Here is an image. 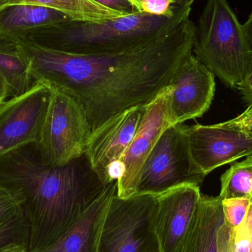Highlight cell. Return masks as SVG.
<instances>
[{"instance_id": "obj_1", "label": "cell", "mask_w": 252, "mask_h": 252, "mask_svg": "<svg viewBox=\"0 0 252 252\" xmlns=\"http://www.w3.org/2000/svg\"><path fill=\"white\" fill-rule=\"evenodd\" d=\"M196 25L188 17L155 41L130 51L97 56L68 54L17 40L34 82L75 99L91 131L119 115L155 100L181 62L192 53Z\"/></svg>"}, {"instance_id": "obj_2", "label": "cell", "mask_w": 252, "mask_h": 252, "mask_svg": "<svg viewBox=\"0 0 252 252\" xmlns=\"http://www.w3.org/2000/svg\"><path fill=\"white\" fill-rule=\"evenodd\" d=\"M106 185L85 154L59 167L43 158L36 143L0 157V186L17 191L25 200L30 227L28 252L59 239L82 217Z\"/></svg>"}, {"instance_id": "obj_3", "label": "cell", "mask_w": 252, "mask_h": 252, "mask_svg": "<svg viewBox=\"0 0 252 252\" xmlns=\"http://www.w3.org/2000/svg\"><path fill=\"white\" fill-rule=\"evenodd\" d=\"M183 7L173 17L136 12L103 22L72 20L31 31L19 39L50 50L80 56L130 51L147 45L189 17Z\"/></svg>"}, {"instance_id": "obj_4", "label": "cell", "mask_w": 252, "mask_h": 252, "mask_svg": "<svg viewBox=\"0 0 252 252\" xmlns=\"http://www.w3.org/2000/svg\"><path fill=\"white\" fill-rule=\"evenodd\" d=\"M192 53L228 88L250 70L252 45L226 0H207L200 15Z\"/></svg>"}, {"instance_id": "obj_5", "label": "cell", "mask_w": 252, "mask_h": 252, "mask_svg": "<svg viewBox=\"0 0 252 252\" xmlns=\"http://www.w3.org/2000/svg\"><path fill=\"white\" fill-rule=\"evenodd\" d=\"M157 195L112 197L105 215L98 252H160L154 228Z\"/></svg>"}, {"instance_id": "obj_6", "label": "cell", "mask_w": 252, "mask_h": 252, "mask_svg": "<svg viewBox=\"0 0 252 252\" xmlns=\"http://www.w3.org/2000/svg\"><path fill=\"white\" fill-rule=\"evenodd\" d=\"M186 128L179 124L164 130L144 164L136 195H158L185 185L201 187L207 176L192 158Z\"/></svg>"}, {"instance_id": "obj_7", "label": "cell", "mask_w": 252, "mask_h": 252, "mask_svg": "<svg viewBox=\"0 0 252 252\" xmlns=\"http://www.w3.org/2000/svg\"><path fill=\"white\" fill-rule=\"evenodd\" d=\"M51 89L42 136L36 145L43 158L59 167L85 154L92 131L85 113L76 100L63 92Z\"/></svg>"}, {"instance_id": "obj_8", "label": "cell", "mask_w": 252, "mask_h": 252, "mask_svg": "<svg viewBox=\"0 0 252 252\" xmlns=\"http://www.w3.org/2000/svg\"><path fill=\"white\" fill-rule=\"evenodd\" d=\"M194 161L207 176L215 169L252 157V106L230 121L187 127Z\"/></svg>"}, {"instance_id": "obj_9", "label": "cell", "mask_w": 252, "mask_h": 252, "mask_svg": "<svg viewBox=\"0 0 252 252\" xmlns=\"http://www.w3.org/2000/svg\"><path fill=\"white\" fill-rule=\"evenodd\" d=\"M52 93L51 87L38 81L25 94L0 105V157L40 142Z\"/></svg>"}, {"instance_id": "obj_10", "label": "cell", "mask_w": 252, "mask_h": 252, "mask_svg": "<svg viewBox=\"0 0 252 252\" xmlns=\"http://www.w3.org/2000/svg\"><path fill=\"white\" fill-rule=\"evenodd\" d=\"M215 75L191 53L176 68L170 84L167 116L170 126L201 118L216 93Z\"/></svg>"}, {"instance_id": "obj_11", "label": "cell", "mask_w": 252, "mask_h": 252, "mask_svg": "<svg viewBox=\"0 0 252 252\" xmlns=\"http://www.w3.org/2000/svg\"><path fill=\"white\" fill-rule=\"evenodd\" d=\"M168 87L147 105L139 128L115 169L117 195L127 198L136 195L142 167L160 136L170 127L167 104Z\"/></svg>"}, {"instance_id": "obj_12", "label": "cell", "mask_w": 252, "mask_h": 252, "mask_svg": "<svg viewBox=\"0 0 252 252\" xmlns=\"http://www.w3.org/2000/svg\"><path fill=\"white\" fill-rule=\"evenodd\" d=\"M145 109L146 106L127 109L92 132L85 155L94 173L106 185L117 180V164L133 140Z\"/></svg>"}, {"instance_id": "obj_13", "label": "cell", "mask_w": 252, "mask_h": 252, "mask_svg": "<svg viewBox=\"0 0 252 252\" xmlns=\"http://www.w3.org/2000/svg\"><path fill=\"white\" fill-rule=\"evenodd\" d=\"M200 187L185 185L157 195L154 228L160 252H182L201 198Z\"/></svg>"}, {"instance_id": "obj_14", "label": "cell", "mask_w": 252, "mask_h": 252, "mask_svg": "<svg viewBox=\"0 0 252 252\" xmlns=\"http://www.w3.org/2000/svg\"><path fill=\"white\" fill-rule=\"evenodd\" d=\"M117 191L118 181L109 182L82 217L59 239L41 250L30 252H98L105 215Z\"/></svg>"}, {"instance_id": "obj_15", "label": "cell", "mask_w": 252, "mask_h": 252, "mask_svg": "<svg viewBox=\"0 0 252 252\" xmlns=\"http://www.w3.org/2000/svg\"><path fill=\"white\" fill-rule=\"evenodd\" d=\"M72 19L66 13L48 7L32 4L3 5L0 7V38L16 41L38 28Z\"/></svg>"}, {"instance_id": "obj_16", "label": "cell", "mask_w": 252, "mask_h": 252, "mask_svg": "<svg viewBox=\"0 0 252 252\" xmlns=\"http://www.w3.org/2000/svg\"><path fill=\"white\" fill-rule=\"evenodd\" d=\"M220 197L201 195L190 232L182 252H219L218 232L224 222Z\"/></svg>"}, {"instance_id": "obj_17", "label": "cell", "mask_w": 252, "mask_h": 252, "mask_svg": "<svg viewBox=\"0 0 252 252\" xmlns=\"http://www.w3.org/2000/svg\"><path fill=\"white\" fill-rule=\"evenodd\" d=\"M0 75L5 81L10 98L25 94L35 83L16 40L0 38Z\"/></svg>"}, {"instance_id": "obj_18", "label": "cell", "mask_w": 252, "mask_h": 252, "mask_svg": "<svg viewBox=\"0 0 252 252\" xmlns=\"http://www.w3.org/2000/svg\"><path fill=\"white\" fill-rule=\"evenodd\" d=\"M10 4H32L48 7L66 13L75 20L87 22H103L126 16L94 0H4L1 6Z\"/></svg>"}, {"instance_id": "obj_19", "label": "cell", "mask_w": 252, "mask_h": 252, "mask_svg": "<svg viewBox=\"0 0 252 252\" xmlns=\"http://www.w3.org/2000/svg\"><path fill=\"white\" fill-rule=\"evenodd\" d=\"M221 188L219 197L252 198V157L231 166L220 178Z\"/></svg>"}, {"instance_id": "obj_20", "label": "cell", "mask_w": 252, "mask_h": 252, "mask_svg": "<svg viewBox=\"0 0 252 252\" xmlns=\"http://www.w3.org/2000/svg\"><path fill=\"white\" fill-rule=\"evenodd\" d=\"M24 204L25 200L19 192L0 186V227L26 216Z\"/></svg>"}, {"instance_id": "obj_21", "label": "cell", "mask_w": 252, "mask_h": 252, "mask_svg": "<svg viewBox=\"0 0 252 252\" xmlns=\"http://www.w3.org/2000/svg\"><path fill=\"white\" fill-rule=\"evenodd\" d=\"M29 223L27 216L18 218L0 227V248L10 244H22L28 247Z\"/></svg>"}, {"instance_id": "obj_22", "label": "cell", "mask_w": 252, "mask_h": 252, "mask_svg": "<svg viewBox=\"0 0 252 252\" xmlns=\"http://www.w3.org/2000/svg\"><path fill=\"white\" fill-rule=\"evenodd\" d=\"M252 201V198L247 197L222 200L225 221L234 229L239 226L247 216Z\"/></svg>"}, {"instance_id": "obj_23", "label": "cell", "mask_w": 252, "mask_h": 252, "mask_svg": "<svg viewBox=\"0 0 252 252\" xmlns=\"http://www.w3.org/2000/svg\"><path fill=\"white\" fill-rule=\"evenodd\" d=\"M219 252H252V243L234 241V228L226 221L219 228L218 232Z\"/></svg>"}, {"instance_id": "obj_24", "label": "cell", "mask_w": 252, "mask_h": 252, "mask_svg": "<svg viewBox=\"0 0 252 252\" xmlns=\"http://www.w3.org/2000/svg\"><path fill=\"white\" fill-rule=\"evenodd\" d=\"M182 7L175 5L171 0H142L141 2L142 11L154 16L173 17Z\"/></svg>"}, {"instance_id": "obj_25", "label": "cell", "mask_w": 252, "mask_h": 252, "mask_svg": "<svg viewBox=\"0 0 252 252\" xmlns=\"http://www.w3.org/2000/svg\"><path fill=\"white\" fill-rule=\"evenodd\" d=\"M96 2L109 7L124 15L133 14L139 12L128 0H94Z\"/></svg>"}, {"instance_id": "obj_26", "label": "cell", "mask_w": 252, "mask_h": 252, "mask_svg": "<svg viewBox=\"0 0 252 252\" xmlns=\"http://www.w3.org/2000/svg\"><path fill=\"white\" fill-rule=\"evenodd\" d=\"M247 106H252V62L250 70L241 84L236 87Z\"/></svg>"}, {"instance_id": "obj_27", "label": "cell", "mask_w": 252, "mask_h": 252, "mask_svg": "<svg viewBox=\"0 0 252 252\" xmlns=\"http://www.w3.org/2000/svg\"><path fill=\"white\" fill-rule=\"evenodd\" d=\"M0 252H28V247L25 244H10L0 248Z\"/></svg>"}, {"instance_id": "obj_28", "label": "cell", "mask_w": 252, "mask_h": 252, "mask_svg": "<svg viewBox=\"0 0 252 252\" xmlns=\"http://www.w3.org/2000/svg\"><path fill=\"white\" fill-rule=\"evenodd\" d=\"M243 28H244V32H245L249 41L252 45V13L249 16L248 19L244 22Z\"/></svg>"}, {"instance_id": "obj_29", "label": "cell", "mask_w": 252, "mask_h": 252, "mask_svg": "<svg viewBox=\"0 0 252 252\" xmlns=\"http://www.w3.org/2000/svg\"><path fill=\"white\" fill-rule=\"evenodd\" d=\"M8 97L7 95V87L5 81L2 77L0 75V105L5 101V99Z\"/></svg>"}, {"instance_id": "obj_30", "label": "cell", "mask_w": 252, "mask_h": 252, "mask_svg": "<svg viewBox=\"0 0 252 252\" xmlns=\"http://www.w3.org/2000/svg\"><path fill=\"white\" fill-rule=\"evenodd\" d=\"M173 4L179 7H192L195 0H171Z\"/></svg>"}, {"instance_id": "obj_31", "label": "cell", "mask_w": 252, "mask_h": 252, "mask_svg": "<svg viewBox=\"0 0 252 252\" xmlns=\"http://www.w3.org/2000/svg\"><path fill=\"white\" fill-rule=\"evenodd\" d=\"M3 1H4V0H0V7L2 5Z\"/></svg>"}, {"instance_id": "obj_32", "label": "cell", "mask_w": 252, "mask_h": 252, "mask_svg": "<svg viewBox=\"0 0 252 252\" xmlns=\"http://www.w3.org/2000/svg\"></svg>"}]
</instances>
